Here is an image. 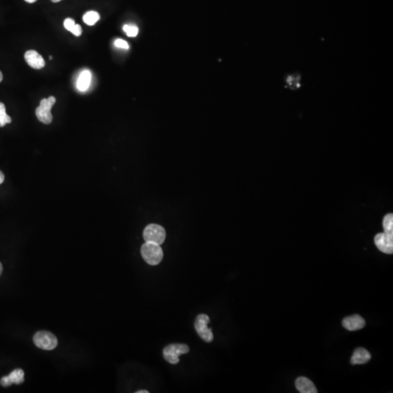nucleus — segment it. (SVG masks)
<instances>
[{"mask_svg": "<svg viewBox=\"0 0 393 393\" xmlns=\"http://www.w3.org/2000/svg\"><path fill=\"white\" fill-rule=\"evenodd\" d=\"M143 259L147 264L155 266L159 264L163 259V251L160 245L146 242L141 248Z\"/></svg>", "mask_w": 393, "mask_h": 393, "instance_id": "f257e3e1", "label": "nucleus"}, {"mask_svg": "<svg viewBox=\"0 0 393 393\" xmlns=\"http://www.w3.org/2000/svg\"><path fill=\"white\" fill-rule=\"evenodd\" d=\"M143 237L144 241L147 243L162 245L165 242L166 232L165 229L160 225L151 223L144 229Z\"/></svg>", "mask_w": 393, "mask_h": 393, "instance_id": "f03ea898", "label": "nucleus"}, {"mask_svg": "<svg viewBox=\"0 0 393 393\" xmlns=\"http://www.w3.org/2000/svg\"><path fill=\"white\" fill-rule=\"evenodd\" d=\"M57 99L55 97L50 96L48 98L41 100L40 104L36 109V115L41 123L44 124H50L52 121V115L51 114V108L55 103Z\"/></svg>", "mask_w": 393, "mask_h": 393, "instance_id": "7ed1b4c3", "label": "nucleus"}, {"mask_svg": "<svg viewBox=\"0 0 393 393\" xmlns=\"http://www.w3.org/2000/svg\"><path fill=\"white\" fill-rule=\"evenodd\" d=\"M210 323V318L205 314H200L197 317L195 322V328L199 336L205 341L210 343L213 342V334L211 328L208 327Z\"/></svg>", "mask_w": 393, "mask_h": 393, "instance_id": "20e7f679", "label": "nucleus"}, {"mask_svg": "<svg viewBox=\"0 0 393 393\" xmlns=\"http://www.w3.org/2000/svg\"><path fill=\"white\" fill-rule=\"evenodd\" d=\"M33 341L37 348L44 350L55 349L58 345V340L55 335L48 331H38L35 333Z\"/></svg>", "mask_w": 393, "mask_h": 393, "instance_id": "39448f33", "label": "nucleus"}, {"mask_svg": "<svg viewBox=\"0 0 393 393\" xmlns=\"http://www.w3.org/2000/svg\"><path fill=\"white\" fill-rule=\"evenodd\" d=\"M190 352V348L187 345L172 344L167 345L163 350V356L166 361L172 364H177L179 362V355L187 354Z\"/></svg>", "mask_w": 393, "mask_h": 393, "instance_id": "423d86ee", "label": "nucleus"}, {"mask_svg": "<svg viewBox=\"0 0 393 393\" xmlns=\"http://www.w3.org/2000/svg\"><path fill=\"white\" fill-rule=\"evenodd\" d=\"M374 243L376 247L381 252L392 254L393 234L387 233H379L375 236Z\"/></svg>", "mask_w": 393, "mask_h": 393, "instance_id": "0eeeda50", "label": "nucleus"}, {"mask_svg": "<svg viewBox=\"0 0 393 393\" xmlns=\"http://www.w3.org/2000/svg\"><path fill=\"white\" fill-rule=\"evenodd\" d=\"M344 328L350 331L361 330L366 325L364 319L359 315H353L345 317L343 320Z\"/></svg>", "mask_w": 393, "mask_h": 393, "instance_id": "6e6552de", "label": "nucleus"}, {"mask_svg": "<svg viewBox=\"0 0 393 393\" xmlns=\"http://www.w3.org/2000/svg\"><path fill=\"white\" fill-rule=\"evenodd\" d=\"M24 372L22 369L14 370L8 376H4L0 380V384L3 387H7L12 385V384H20L24 382Z\"/></svg>", "mask_w": 393, "mask_h": 393, "instance_id": "1a4fd4ad", "label": "nucleus"}, {"mask_svg": "<svg viewBox=\"0 0 393 393\" xmlns=\"http://www.w3.org/2000/svg\"><path fill=\"white\" fill-rule=\"evenodd\" d=\"M24 57H25L26 63L29 64L33 69L41 70L45 66V62H44L43 58L37 51L33 50H28L26 52Z\"/></svg>", "mask_w": 393, "mask_h": 393, "instance_id": "9d476101", "label": "nucleus"}, {"mask_svg": "<svg viewBox=\"0 0 393 393\" xmlns=\"http://www.w3.org/2000/svg\"><path fill=\"white\" fill-rule=\"evenodd\" d=\"M296 388L301 393H317V388L310 379L299 377L295 381Z\"/></svg>", "mask_w": 393, "mask_h": 393, "instance_id": "9b49d317", "label": "nucleus"}, {"mask_svg": "<svg viewBox=\"0 0 393 393\" xmlns=\"http://www.w3.org/2000/svg\"><path fill=\"white\" fill-rule=\"evenodd\" d=\"M371 358V355L367 350L359 348L355 350L350 362L353 365L364 364L368 363Z\"/></svg>", "mask_w": 393, "mask_h": 393, "instance_id": "f8f14e48", "label": "nucleus"}, {"mask_svg": "<svg viewBox=\"0 0 393 393\" xmlns=\"http://www.w3.org/2000/svg\"><path fill=\"white\" fill-rule=\"evenodd\" d=\"M90 82H91V73L90 71H83L77 80V88L80 91H85L90 86Z\"/></svg>", "mask_w": 393, "mask_h": 393, "instance_id": "ddd939ff", "label": "nucleus"}, {"mask_svg": "<svg viewBox=\"0 0 393 393\" xmlns=\"http://www.w3.org/2000/svg\"><path fill=\"white\" fill-rule=\"evenodd\" d=\"M100 19V15L95 11H89L85 13L83 16L84 23L88 26H93L96 24Z\"/></svg>", "mask_w": 393, "mask_h": 393, "instance_id": "4468645a", "label": "nucleus"}, {"mask_svg": "<svg viewBox=\"0 0 393 393\" xmlns=\"http://www.w3.org/2000/svg\"><path fill=\"white\" fill-rule=\"evenodd\" d=\"M12 119L7 115L6 108L4 103L0 102V127H4L8 123H11Z\"/></svg>", "mask_w": 393, "mask_h": 393, "instance_id": "2eb2a0df", "label": "nucleus"}, {"mask_svg": "<svg viewBox=\"0 0 393 393\" xmlns=\"http://www.w3.org/2000/svg\"><path fill=\"white\" fill-rule=\"evenodd\" d=\"M383 228H384V233L393 234L392 213H388L384 217V219H383Z\"/></svg>", "mask_w": 393, "mask_h": 393, "instance_id": "dca6fc26", "label": "nucleus"}, {"mask_svg": "<svg viewBox=\"0 0 393 393\" xmlns=\"http://www.w3.org/2000/svg\"><path fill=\"white\" fill-rule=\"evenodd\" d=\"M286 84L290 88H298L299 85H300V77L298 75H291L286 80Z\"/></svg>", "mask_w": 393, "mask_h": 393, "instance_id": "f3484780", "label": "nucleus"}, {"mask_svg": "<svg viewBox=\"0 0 393 393\" xmlns=\"http://www.w3.org/2000/svg\"><path fill=\"white\" fill-rule=\"evenodd\" d=\"M123 30L126 33L128 37H135L139 33V28L133 24H127L123 26Z\"/></svg>", "mask_w": 393, "mask_h": 393, "instance_id": "a211bd4d", "label": "nucleus"}, {"mask_svg": "<svg viewBox=\"0 0 393 393\" xmlns=\"http://www.w3.org/2000/svg\"><path fill=\"white\" fill-rule=\"evenodd\" d=\"M115 45L116 46V47H119V48L126 49V50H128V49L129 48V45H128V42L121 39H117L115 42Z\"/></svg>", "mask_w": 393, "mask_h": 393, "instance_id": "6ab92c4d", "label": "nucleus"}, {"mask_svg": "<svg viewBox=\"0 0 393 393\" xmlns=\"http://www.w3.org/2000/svg\"><path fill=\"white\" fill-rule=\"evenodd\" d=\"M75 24H75V21L72 19H70V18L66 19L64 23V27H65V29H67V30L70 31V32L73 29Z\"/></svg>", "mask_w": 393, "mask_h": 393, "instance_id": "aec40b11", "label": "nucleus"}, {"mask_svg": "<svg viewBox=\"0 0 393 393\" xmlns=\"http://www.w3.org/2000/svg\"><path fill=\"white\" fill-rule=\"evenodd\" d=\"M71 32L74 34V35L77 36V37H80L83 33V29H82L81 26L79 24H75L73 29L71 30Z\"/></svg>", "mask_w": 393, "mask_h": 393, "instance_id": "412c9836", "label": "nucleus"}, {"mask_svg": "<svg viewBox=\"0 0 393 393\" xmlns=\"http://www.w3.org/2000/svg\"><path fill=\"white\" fill-rule=\"evenodd\" d=\"M5 176L3 173L0 171V184H3L4 182Z\"/></svg>", "mask_w": 393, "mask_h": 393, "instance_id": "4be33fe9", "label": "nucleus"}, {"mask_svg": "<svg viewBox=\"0 0 393 393\" xmlns=\"http://www.w3.org/2000/svg\"><path fill=\"white\" fill-rule=\"evenodd\" d=\"M3 264H2L1 262H0V275H1L2 272H3Z\"/></svg>", "mask_w": 393, "mask_h": 393, "instance_id": "5701e85b", "label": "nucleus"}, {"mask_svg": "<svg viewBox=\"0 0 393 393\" xmlns=\"http://www.w3.org/2000/svg\"><path fill=\"white\" fill-rule=\"evenodd\" d=\"M25 1L29 3H35L37 0H25Z\"/></svg>", "mask_w": 393, "mask_h": 393, "instance_id": "b1692460", "label": "nucleus"}, {"mask_svg": "<svg viewBox=\"0 0 393 393\" xmlns=\"http://www.w3.org/2000/svg\"><path fill=\"white\" fill-rule=\"evenodd\" d=\"M3 73H2L1 71H0V83H1L2 81H3Z\"/></svg>", "mask_w": 393, "mask_h": 393, "instance_id": "393cba45", "label": "nucleus"}, {"mask_svg": "<svg viewBox=\"0 0 393 393\" xmlns=\"http://www.w3.org/2000/svg\"><path fill=\"white\" fill-rule=\"evenodd\" d=\"M136 393H149L148 391L146 390H139L136 392Z\"/></svg>", "mask_w": 393, "mask_h": 393, "instance_id": "a878e982", "label": "nucleus"}, {"mask_svg": "<svg viewBox=\"0 0 393 393\" xmlns=\"http://www.w3.org/2000/svg\"><path fill=\"white\" fill-rule=\"evenodd\" d=\"M51 1H52V3H59V2L62 1V0H51Z\"/></svg>", "mask_w": 393, "mask_h": 393, "instance_id": "bb28decb", "label": "nucleus"}, {"mask_svg": "<svg viewBox=\"0 0 393 393\" xmlns=\"http://www.w3.org/2000/svg\"><path fill=\"white\" fill-rule=\"evenodd\" d=\"M50 60H52V57H50Z\"/></svg>", "mask_w": 393, "mask_h": 393, "instance_id": "cd10ccee", "label": "nucleus"}]
</instances>
